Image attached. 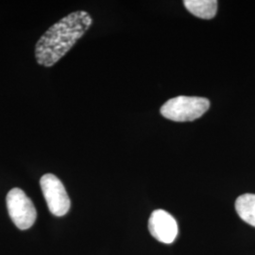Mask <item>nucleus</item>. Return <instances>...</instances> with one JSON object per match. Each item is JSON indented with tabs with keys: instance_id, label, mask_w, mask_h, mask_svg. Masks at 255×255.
I'll return each mask as SVG.
<instances>
[{
	"instance_id": "1",
	"label": "nucleus",
	"mask_w": 255,
	"mask_h": 255,
	"mask_svg": "<svg viewBox=\"0 0 255 255\" xmlns=\"http://www.w3.org/2000/svg\"><path fill=\"white\" fill-rule=\"evenodd\" d=\"M93 19L84 10L71 12L49 27L38 40L35 57L38 64L54 65L90 28Z\"/></svg>"
},
{
	"instance_id": "2",
	"label": "nucleus",
	"mask_w": 255,
	"mask_h": 255,
	"mask_svg": "<svg viewBox=\"0 0 255 255\" xmlns=\"http://www.w3.org/2000/svg\"><path fill=\"white\" fill-rule=\"evenodd\" d=\"M210 107V101L205 98L180 96L166 101L161 108L165 119L176 122H186L200 119Z\"/></svg>"
},
{
	"instance_id": "3",
	"label": "nucleus",
	"mask_w": 255,
	"mask_h": 255,
	"mask_svg": "<svg viewBox=\"0 0 255 255\" xmlns=\"http://www.w3.org/2000/svg\"><path fill=\"white\" fill-rule=\"evenodd\" d=\"M6 202L9 217L17 228L27 230L34 224L37 218L35 206L22 189H11L7 195Z\"/></svg>"
},
{
	"instance_id": "4",
	"label": "nucleus",
	"mask_w": 255,
	"mask_h": 255,
	"mask_svg": "<svg viewBox=\"0 0 255 255\" xmlns=\"http://www.w3.org/2000/svg\"><path fill=\"white\" fill-rule=\"evenodd\" d=\"M40 185L50 213L56 217L66 215L71 202L61 180L53 174H46L41 178Z\"/></svg>"
},
{
	"instance_id": "5",
	"label": "nucleus",
	"mask_w": 255,
	"mask_h": 255,
	"mask_svg": "<svg viewBox=\"0 0 255 255\" xmlns=\"http://www.w3.org/2000/svg\"><path fill=\"white\" fill-rule=\"evenodd\" d=\"M148 230L152 237L164 244L173 243L178 236V224L176 219L162 209L152 212L148 220Z\"/></svg>"
},
{
	"instance_id": "6",
	"label": "nucleus",
	"mask_w": 255,
	"mask_h": 255,
	"mask_svg": "<svg viewBox=\"0 0 255 255\" xmlns=\"http://www.w3.org/2000/svg\"><path fill=\"white\" fill-rule=\"evenodd\" d=\"M183 4L192 14L201 19L214 18L218 10L217 0H184Z\"/></svg>"
},
{
	"instance_id": "7",
	"label": "nucleus",
	"mask_w": 255,
	"mask_h": 255,
	"mask_svg": "<svg viewBox=\"0 0 255 255\" xmlns=\"http://www.w3.org/2000/svg\"><path fill=\"white\" fill-rule=\"evenodd\" d=\"M236 210L240 219L255 227V195L244 194L237 198Z\"/></svg>"
}]
</instances>
